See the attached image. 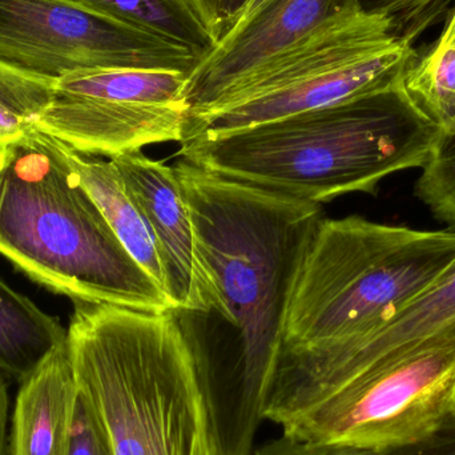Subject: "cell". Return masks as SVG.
Segmentation results:
<instances>
[{
	"label": "cell",
	"instance_id": "obj_1",
	"mask_svg": "<svg viewBox=\"0 0 455 455\" xmlns=\"http://www.w3.org/2000/svg\"><path fill=\"white\" fill-rule=\"evenodd\" d=\"M173 170L218 289L220 315L235 331L233 349L240 355L246 401L265 419L283 355L291 281L323 208L186 160Z\"/></svg>",
	"mask_w": 455,
	"mask_h": 455
},
{
	"label": "cell",
	"instance_id": "obj_2",
	"mask_svg": "<svg viewBox=\"0 0 455 455\" xmlns=\"http://www.w3.org/2000/svg\"><path fill=\"white\" fill-rule=\"evenodd\" d=\"M440 133L397 88L184 141L180 155L221 178L321 204L355 192L377 195L384 179L424 167Z\"/></svg>",
	"mask_w": 455,
	"mask_h": 455
},
{
	"label": "cell",
	"instance_id": "obj_3",
	"mask_svg": "<svg viewBox=\"0 0 455 455\" xmlns=\"http://www.w3.org/2000/svg\"><path fill=\"white\" fill-rule=\"evenodd\" d=\"M0 254L74 302L178 312L109 227L68 147L39 130L0 147Z\"/></svg>",
	"mask_w": 455,
	"mask_h": 455
},
{
	"label": "cell",
	"instance_id": "obj_4",
	"mask_svg": "<svg viewBox=\"0 0 455 455\" xmlns=\"http://www.w3.org/2000/svg\"><path fill=\"white\" fill-rule=\"evenodd\" d=\"M67 345L115 455H219L178 312L74 302Z\"/></svg>",
	"mask_w": 455,
	"mask_h": 455
},
{
	"label": "cell",
	"instance_id": "obj_5",
	"mask_svg": "<svg viewBox=\"0 0 455 455\" xmlns=\"http://www.w3.org/2000/svg\"><path fill=\"white\" fill-rule=\"evenodd\" d=\"M455 264V230L323 218L294 273L283 352H310L381 326Z\"/></svg>",
	"mask_w": 455,
	"mask_h": 455
},
{
	"label": "cell",
	"instance_id": "obj_6",
	"mask_svg": "<svg viewBox=\"0 0 455 455\" xmlns=\"http://www.w3.org/2000/svg\"><path fill=\"white\" fill-rule=\"evenodd\" d=\"M454 413L455 323L350 371L280 363L265 419L305 440L385 451L425 440Z\"/></svg>",
	"mask_w": 455,
	"mask_h": 455
},
{
	"label": "cell",
	"instance_id": "obj_7",
	"mask_svg": "<svg viewBox=\"0 0 455 455\" xmlns=\"http://www.w3.org/2000/svg\"><path fill=\"white\" fill-rule=\"evenodd\" d=\"M417 50L382 16H342L254 72L210 108L187 117L180 143L397 90ZM179 143V144H180Z\"/></svg>",
	"mask_w": 455,
	"mask_h": 455
},
{
	"label": "cell",
	"instance_id": "obj_8",
	"mask_svg": "<svg viewBox=\"0 0 455 455\" xmlns=\"http://www.w3.org/2000/svg\"><path fill=\"white\" fill-rule=\"evenodd\" d=\"M0 61L56 82L101 68L189 76L200 60L183 45L71 0H0Z\"/></svg>",
	"mask_w": 455,
	"mask_h": 455
},
{
	"label": "cell",
	"instance_id": "obj_9",
	"mask_svg": "<svg viewBox=\"0 0 455 455\" xmlns=\"http://www.w3.org/2000/svg\"><path fill=\"white\" fill-rule=\"evenodd\" d=\"M360 11V0H267L189 74L183 93L189 114L210 108L273 59Z\"/></svg>",
	"mask_w": 455,
	"mask_h": 455
},
{
	"label": "cell",
	"instance_id": "obj_10",
	"mask_svg": "<svg viewBox=\"0 0 455 455\" xmlns=\"http://www.w3.org/2000/svg\"><path fill=\"white\" fill-rule=\"evenodd\" d=\"M156 238L165 293L178 312L221 313L218 289L203 259L196 232L173 167L141 151L112 157Z\"/></svg>",
	"mask_w": 455,
	"mask_h": 455
},
{
	"label": "cell",
	"instance_id": "obj_11",
	"mask_svg": "<svg viewBox=\"0 0 455 455\" xmlns=\"http://www.w3.org/2000/svg\"><path fill=\"white\" fill-rule=\"evenodd\" d=\"M187 106H144L103 99L53 95L36 130L80 154L112 157L183 138Z\"/></svg>",
	"mask_w": 455,
	"mask_h": 455
},
{
	"label": "cell",
	"instance_id": "obj_12",
	"mask_svg": "<svg viewBox=\"0 0 455 455\" xmlns=\"http://www.w3.org/2000/svg\"><path fill=\"white\" fill-rule=\"evenodd\" d=\"M454 323L455 264L395 317L374 331L323 349L283 352L281 363L323 373L350 371L400 355Z\"/></svg>",
	"mask_w": 455,
	"mask_h": 455
},
{
	"label": "cell",
	"instance_id": "obj_13",
	"mask_svg": "<svg viewBox=\"0 0 455 455\" xmlns=\"http://www.w3.org/2000/svg\"><path fill=\"white\" fill-rule=\"evenodd\" d=\"M77 387L67 341L20 381L11 455H66Z\"/></svg>",
	"mask_w": 455,
	"mask_h": 455
},
{
	"label": "cell",
	"instance_id": "obj_14",
	"mask_svg": "<svg viewBox=\"0 0 455 455\" xmlns=\"http://www.w3.org/2000/svg\"><path fill=\"white\" fill-rule=\"evenodd\" d=\"M68 155L83 186L100 208L120 243L165 291L164 269L156 238L115 163L107 157L80 154L71 148Z\"/></svg>",
	"mask_w": 455,
	"mask_h": 455
},
{
	"label": "cell",
	"instance_id": "obj_15",
	"mask_svg": "<svg viewBox=\"0 0 455 455\" xmlns=\"http://www.w3.org/2000/svg\"><path fill=\"white\" fill-rule=\"evenodd\" d=\"M66 341L56 318L0 278V371L23 381Z\"/></svg>",
	"mask_w": 455,
	"mask_h": 455
},
{
	"label": "cell",
	"instance_id": "obj_16",
	"mask_svg": "<svg viewBox=\"0 0 455 455\" xmlns=\"http://www.w3.org/2000/svg\"><path fill=\"white\" fill-rule=\"evenodd\" d=\"M398 90L441 132L455 128V3L437 39L406 67Z\"/></svg>",
	"mask_w": 455,
	"mask_h": 455
},
{
	"label": "cell",
	"instance_id": "obj_17",
	"mask_svg": "<svg viewBox=\"0 0 455 455\" xmlns=\"http://www.w3.org/2000/svg\"><path fill=\"white\" fill-rule=\"evenodd\" d=\"M187 79L184 72L163 69H87L56 80L55 92L144 106H187Z\"/></svg>",
	"mask_w": 455,
	"mask_h": 455
},
{
	"label": "cell",
	"instance_id": "obj_18",
	"mask_svg": "<svg viewBox=\"0 0 455 455\" xmlns=\"http://www.w3.org/2000/svg\"><path fill=\"white\" fill-rule=\"evenodd\" d=\"M83 7L171 40L199 60L216 47L189 0H71Z\"/></svg>",
	"mask_w": 455,
	"mask_h": 455
},
{
	"label": "cell",
	"instance_id": "obj_19",
	"mask_svg": "<svg viewBox=\"0 0 455 455\" xmlns=\"http://www.w3.org/2000/svg\"><path fill=\"white\" fill-rule=\"evenodd\" d=\"M53 95V80L0 61V147L36 130Z\"/></svg>",
	"mask_w": 455,
	"mask_h": 455
},
{
	"label": "cell",
	"instance_id": "obj_20",
	"mask_svg": "<svg viewBox=\"0 0 455 455\" xmlns=\"http://www.w3.org/2000/svg\"><path fill=\"white\" fill-rule=\"evenodd\" d=\"M414 191L437 220L455 230V128L438 136Z\"/></svg>",
	"mask_w": 455,
	"mask_h": 455
},
{
	"label": "cell",
	"instance_id": "obj_21",
	"mask_svg": "<svg viewBox=\"0 0 455 455\" xmlns=\"http://www.w3.org/2000/svg\"><path fill=\"white\" fill-rule=\"evenodd\" d=\"M455 0H360L369 15L382 16L390 23L393 36L414 42L440 21H445Z\"/></svg>",
	"mask_w": 455,
	"mask_h": 455
},
{
	"label": "cell",
	"instance_id": "obj_22",
	"mask_svg": "<svg viewBox=\"0 0 455 455\" xmlns=\"http://www.w3.org/2000/svg\"><path fill=\"white\" fill-rule=\"evenodd\" d=\"M66 455H115L103 422L79 389Z\"/></svg>",
	"mask_w": 455,
	"mask_h": 455
},
{
	"label": "cell",
	"instance_id": "obj_23",
	"mask_svg": "<svg viewBox=\"0 0 455 455\" xmlns=\"http://www.w3.org/2000/svg\"><path fill=\"white\" fill-rule=\"evenodd\" d=\"M215 44H219L245 13L251 0H189Z\"/></svg>",
	"mask_w": 455,
	"mask_h": 455
},
{
	"label": "cell",
	"instance_id": "obj_24",
	"mask_svg": "<svg viewBox=\"0 0 455 455\" xmlns=\"http://www.w3.org/2000/svg\"><path fill=\"white\" fill-rule=\"evenodd\" d=\"M384 451H366L352 446L315 443L283 433L280 438L253 448L249 455H382Z\"/></svg>",
	"mask_w": 455,
	"mask_h": 455
},
{
	"label": "cell",
	"instance_id": "obj_25",
	"mask_svg": "<svg viewBox=\"0 0 455 455\" xmlns=\"http://www.w3.org/2000/svg\"><path fill=\"white\" fill-rule=\"evenodd\" d=\"M382 455H455V413L425 440L385 451Z\"/></svg>",
	"mask_w": 455,
	"mask_h": 455
},
{
	"label": "cell",
	"instance_id": "obj_26",
	"mask_svg": "<svg viewBox=\"0 0 455 455\" xmlns=\"http://www.w3.org/2000/svg\"><path fill=\"white\" fill-rule=\"evenodd\" d=\"M8 403L7 385L0 376V455L7 453Z\"/></svg>",
	"mask_w": 455,
	"mask_h": 455
},
{
	"label": "cell",
	"instance_id": "obj_27",
	"mask_svg": "<svg viewBox=\"0 0 455 455\" xmlns=\"http://www.w3.org/2000/svg\"><path fill=\"white\" fill-rule=\"evenodd\" d=\"M267 0H251V3H249L248 7H246L245 13H243V18H241L240 21H243V19L249 18V16L251 15V13L256 12L257 10H259L261 5H264L265 3H267ZM238 21V23H240Z\"/></svg>",
	"mask_w": 455,
	"mask_h": 455
}]
</instances>
